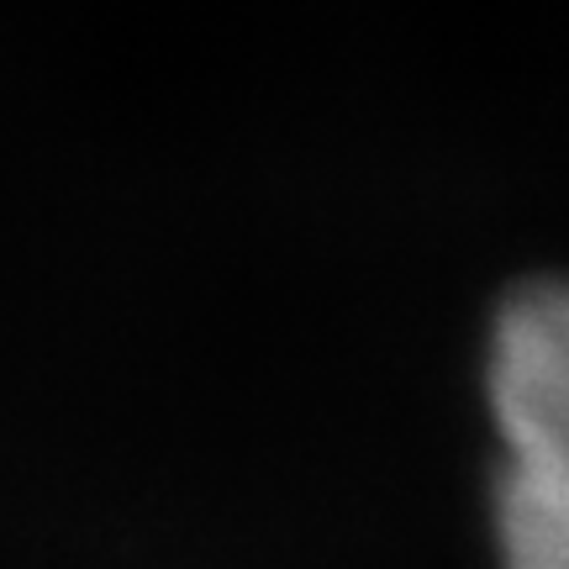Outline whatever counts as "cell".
<instances>
[{"label": "cell", "mask_w": 569, "mask_h": 569, "mask_svg": "<svg viewBox=\"0 0 569 569\" xmlns=\"http://www.w3.org/2000/svg\"><path fill=\"white\" fill-rule=\"evenodd\" d=\"M496 528L507 569H569V280L517 290L496 317Z\"/></svg>", "instance_id": "1"}]
</instances>
